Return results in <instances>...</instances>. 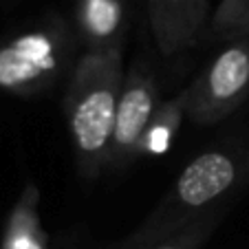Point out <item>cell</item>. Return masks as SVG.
I'll list each match as a JSON object with an SVG mask.
<instances>
[{"label": "cell", "instance_id": "cell-11", "mask_svg": "<svg viewBox=\"0 0 249 249\" xmlns=\"http://www.w3.org/2000/svg\"><path fill=\"white\" fill-rule=\"evenodd\" d=\"M212 227H214V218H212V214H205V216L192 221L190 225L159 238L157 243L143 245V249H201L205 238L212 234ZM135 249H141V247H135Z\"/></svg>", "mask_w": 249, "mask_h": 249}, {"label": "cell", "instance_id": "cell-3", "mask_svg": "<svg viewBox=\"0 0 249 249\" xmlns=\"http://www.w3.org/2000/svg\"><path fill=\"white\" fill-rule=\"evenodd\" d=\"M249 97V36L225 49L188 89V117L198 126L218 124Z\"/></svg>", "mask_w": 249, "mask_h": 249}, {"label": "cell", "instance_id": "cell-9", "mask_svg": "<svg viewBox=\"0 0 249 249\" xmlns=\"http://www.w3.org/2000/svg\"><path fill=\"white\" fill-rule=\"evenodd\" d=\"M188 115V89L179 93L174 99L163 102L152 119L150 128L146 132L141 155H161L172 146V139L177 137L181 126V117Z\"/></svg>", "mask_w": 249, "mask_h": 249}, {"label": "cell", "instance_id": "cell-10", "mask_svg": "<svg viewBox=\"0 0 249 249\" xmlns=\"http://www.w3.org/2000/svg\"><path fill=\"white\" fill-rule=\"evenodd\" d=\"M212 31L230 40L249 36V0H221L212 16Z\"/></svg>", "mask_w": 249, "mask_h": 249}, {"label": "cell", "instance_id": "cell-2", "mask_svg": "<svg viewBox=\"0 0 249 249\" xmlns=\"http://www.w3.org/2000/svg\"><path fill=\"white\" fill-rule=\"evenodd\" d=\"M249 181V150L221 146L194 157L177 177L165 198L143 223L132 243L150 245L192 221L216 212L221 198Z\"/></svg>", "mask_w": 249, "mask_h": 249}, {"label": "cell", "instance_id": "cell-5", "mask_svg": "<svg viewBox=\"0 0 249 249\" xmlns=\"http://www.w3.org/2000/svg\"><path fill=\"white\" fill-rule=\"evenodd\" d=\"M159 106L157 84L148 73L132 71L124 77L117 104V119H115L113 148H110V165L124 168L141 155L146 132Z\"/></svg>", "mask_w": 249, "mask_h": 249}, {"label": "cell", "instance_id": "cell-4", "mask_svg": "<svg viewBox=\"0 0 249 249\" xmlns=\"http://www.w3.org/2000/svg\"><path fill=\"white\" fill-rule=\"evenodd\" d=\"M64 42L62 29L44 27L0 44V90L33 95L49 86L62 69Z\"/></svg>", "mask_w": 249, "mask_h": 249}, {"label": "cell", "instance_id": "cell-6", "mask_svg": "<svg viewBox=\"0 0 249 249\" xmlns=\"http://www.w3.org/2000/svg\"><path fill=\"white\" fill-rule=\"evenodd\" d=\"M155 42L165 57L196 42L207 16V0H146Z\"/></svg>", "mask_w": 249, "mask_h": 249}, {"label": "cell", "instance_id": "cell-1", "mask_svg": "<svg viewBox=\"0 0 249 249\" xmlns=\"http://www.w3.org/2000/svg\"><path fill=\"white\" fill-rule=\"evenodd\" d=\"M122 86V51H86L71 73L64 113L77 168L86 179L97 177L110 165Z\"/></svg>", "mask_w": 249, "mask_h": 249}, {"label": "cell", "instance_id": "cell-7", "mask_svg": "<svg viewBox=\"0 0 249 249\" xmlns=\"http://www.w3.org/2000/svg\"><path fill=\"white\" fill-rule=\"evenodd\" d=\"M77 27L89 51H122L126 27L124 0H77Z\"/></svg>", "mask_w": 249, "mask_h": 249}, {"label": "cell", "instance_id": "cell-8", "mask_svg": "<svg viewBox=\"0 0 249 249\" xmlns=\"http://www.w3.org/2000/svg\"><path fill=\"white\" fill-rule=\"evenodd\" d=\"M2 249H47V236L40 225L38 190L29 185L11 212L2 236Z\"/></svg>", "mask_w": 249, "mask_h": 249}]
</instances>
